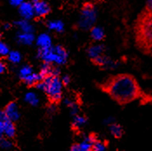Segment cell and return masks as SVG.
<instances>
[{
  "instance_id": "obj_1",
  "label": "cell",
  "mask_w": 152,
  "mask_h": 151,
  "mask_svg": "<svg viewBox=\"0 0 152 151\" xmlns=\"http://www.w3.org/2000/svg\"><path fill=\"white\" fill-rule=\"evenodd\" d=\"M102 90L120 104L131 103L142 95L137 79L129 74H118L100 84Z\"/></svg>"
},
{
  "instance_id": "obj_2",
  "label": "cell",
  "mask_w": 152,
  "mask_h": 151,
  "mask_svg": "<svg viewBox=\"0 0 152 151\" xmlns=\"http://www.w3.org/2000/svg\"><path fill=\"white\" fill-rule=\"evenodd\" d=\"M135 36L138 48L144 53L152 55V12L146 10L138 17Z\"/></svg>"
},
{
  "instance_id": "obj_3",
  "label": "cell",
  "mask_w": 152,
  "mask_h": 151,
  "mask_svg": "<svg viewBox=\"0 0 152 151\" xmlns=\"http://www.w3.org/2000/svg\"><path fill=\"white\" fill-rule=\"evenodd\" d=\"M35 86L37 90L45 92L49 100L52 104H57L62 99L64 84L60 76H49L43 81L37 83Z\"/></svg>"
},
{
  "instance_id": "obj_4",
  "label": "cell",
  "mask_w": 152,
  "mask_h": 151,
  "mask_svg": "<svg viewBox=\"0 0 152 151\" xmlns=\"http://www.w3.org/2000/svg\"><path fill=\"white\" fill-rule=\"evenodd\" d=\"M96 11L94 5L91 3H86L83 4L81 13L79 16L77 26L80 30L88 31L94 26L96 21Z\"/></svg>"
},
{
  "instance_id": "obj_5",
  "label": "cell",
  "mask_w": 152,
  "mask_h": 151,
  "mask_svg": "<svg viewBox=\"0 0 152 151\" xmlns=\"http://www.w3.org/2000/svg\"><path fill=\"white\" fill-rule=\"evenodd\" d=\"M37 56L44 63H50V64L55 63L57 65H63L65 64L68 61V59L58 55L56 52L53 46L48 49H39Z\"/></svg>"
},
{
  "instance_id": "obj_6",
  "label": "cell",
  "mask_w": 152,
  "mask_h": 151,
  "mask_svg": "<svg viewBox=\"0 0 152 151\" xmlns=\"http://www.w3.org/2000/svg\"><path fill=\"white\" fill-rule=\"evenodd\" d=\"M18 12L23 19L31 20L35 17L34 6L31 2H23L18 7Z\"/></svg>"
},
{
  "instance_id": "obj_7",
  "label": "cell",
  "mask_w": 152,
  "mask_h": 151,
  "mask_svg": "<svg viewBox=\"0 0 152 151\" xmlns=\"http://www.w3.org/2000/svg\"><path fill=\"white\" fill-rule=\"evenodd\" d=\"M32 4L34 6L35 17L37 18H45L50 12L51 9L50 4L44 0H38L37 2Z\"/></svg>"
},
{
  "instance_id": "obj_8",
  "label": "cell",
  "mask_w": 152,
  "mask_h": 151,
  "mask_svg": "<svg viewBox=\"0 0 152 151\" xmlns=\"http://www.w3.org/2000/svg\"><path fill=\"white\" fill-rule=\"evenodd\" d=\"M4 110L5 111L8 119L12 122H17L20 118V112H19L18 105L15 102L9 103L5 106Z\"/></svg>"
},
{
  "instance_id": "obj_9",
  "label": "cell",
  "mask_w": 152,
  "mask_h": 151,
  "mask_svg": "<svg viewBox=\"0 0 152 151\" xmlns=\"http://www.w3.org/2000/svg\"><path fill=\"white\" fill-rule=\"evenodd\" d=\"M91 61L96 65L100 66V67L104 68V69H115L117 66V63L116 62L110 59L104 55H102V56H100L98 58H94Z\"/></svg>"
},
{
  "instance_id": "obj_10",
  "label": "cell",
  "mask_w": 152,
  "mask_h": 151,
  "mask_svg": "<svg viewBox=\"0 0 152 151\" xmlns=\"http://www.w3.org/2000/svg\"><path fill=\"white\" fill-rule=\"evenodd\" d=\"M35 40V36L33 33L20 31L16 36V41L19 44L23 45H31Z\"/></svg>"
},
{
  "instance_id": "obj_11",
  "label": "cell",
  "mask_w": 152,
  "mask_h": 151,
  "mask_svg": "<svg viewBox=\"0 0 152 151\" xmlns=\"http://www.w3.org/2000/svg\"><path fill=\"white\" fill-rule=\"evenodd\" d=\"M36 44L39 49H48L52 47V40L49 34L42 33L37 37Z\"/></svg>"
},
{
  "instance_id": "obj_12",
  "label": "cell",
  "mask_w": 152,
  "mask_h": 151,
  "mask_svg": "<svg viewBox=\"0 0 152 151\" xmlns=\"http://www.w3.org/2000/svg\"><path fill=\"white\" fill-rule=\"evenodd\" d=\"M97 139L95 135H90L86 136L82 142L78 144L80 151H92V146L94 142Z\"/></svg>"
},
{
  "instance_id": "obj_13",
  "label": "cell",
  "mask_w": 152,
  "mask_h": 151,
  "mask_svg": "<svg viewBox=\"0 0 152 151\" xmlns=\"http://www.w3.org/2000/svg\"><path fill=\"white\" fill-rule=\"evenodd\" d=\"M104 46L102 44H93L87 50L88 56L91 58V60L102 56L104 54Z\"/></svg>"
},
{
  "instance_id": "obj_14",
  "label": "cell",
  "mask_w": 152,
  "mask_h": 151,
  "mask_svg": "<svg viewBox=\"0 0 152 151\" xmlns=\"http://www.w3.org/2000/svg\"><path fill=\"white\" fill-rule=\"evenodd\" d=\"M44 79H45V77L40 73H35V72H33L30 76H28L25 78H23L22 81L26 85H28V86H32V85H36L39 82L43 81Z\"/></svg>"
},
{
  "instance_id": "obj_15",
  "label": "cell",
  "mask_w": 152,
  "mask_h": 151,
  "mask_svg": "<svg viewBox=\"0 0 152 151\" xmlns=\"http://www.w3.org/2000/svg\"><path fill=\"white\" fill-rule=\"evenodd\" d=\"M15 24L20 30V31L30 32V33H33L34 32V26L29 22V20H26V19H23L22 18L21 20H18V21L15 22Z\"/></svg>"
},
{
  "instance_id": "obj_16",
  "label": "cell",
  "mask_w": 152,
  "mask_h": 151,
  "mask_svg": "<svg viewBox=\"0 0 152 151\" xmlns=\"http://www.w3.org/2000/svg\"><path fill=\"white\" fill-rule=\"evenodd\" d=\"M47 27L50 31H54L58 33H62L64 31V23L63 21L56 19V20H50L47 22Z\"/></svg>"
},
{
  "instance_id": "obj_17",
  "label": "cell",
  "mask_w": 152,
  "mask_h": 151,
  "mask_svg": "<svg viewBox=\"0 0 152 151\" xmlns=\"http://www.w3.org/2000/svg\"><path fill=\"white\" fill-rule=\"evenodd\" d=\"M91 38L93 39L94 41L96 42H99V41H102L104 36H105V33H104V31L102 27L100 26H95L91 29Z\"/></svg>"
},
{
  "instance_id": "obj_18",
  "label": "cell",
  "mask_w": 152,
  "mask_h": 151,
  "mask_svg": "<svg viewBox=\"0 0 152 151\" xmlns=\"http://www.w3.org/2000/svg\"><path fill=\"white\" fill-rule=\"evenodd\" d=\"M16 136V127L14 122L7 120L4 122V136L12 139Z\"/></svg>"
},
{
  "instance_id": "obj_19",
  "label": "cell",
  "mask_w": 152,
  "mask_h": 151,
  "mask_svg": "<svg viewBox=\"0 0 152 151\" xmlns=\"http://www.w3.org/2000/svg\"><path fill=\"white\" fill-rule=\"evenodd\" d=\"M24 101H25V103L35 107L39 104V97L35 92L31 91V92H27L24 95Z\"/></svg>"
},
{
  "instance_id": "obj_20",
  "label": "cell",
  "mask_w": 152,
  "mask_h": 151,
  "mask_svg": "<svg viewBox=\"0 0 152 151\" xmlns=\"http://www.w3.org/2000/svg\"><path fill=\"white\" fill-rule=\"evenodd\" d=\"M87 123V119L86 117L81 115H76L73 117L72 120V127L74 128H81L83 127Z\"/></svg>"
},
{
  "instance_id": "obj_21",
  "label": "cell",
  "mask_w": 152,
  "mask_h": 151,
  "mask_svg": "<svg viewBox=\"0 0 152 151\" xmlns=\"http://www.w3.org/2000/svg\"><path fill=\"white\" fill-rule=\"evenodd\" d=\"M110 131L111 133V135L116 137V138H120L123 134H124V129L122 128V126L118 123H111L110 126Z\"/></svg>"
},
{
  "instance_id": "obj_22",
  "label": "cell",
  "mask_w": 152,
  "mask_h": 151,
  "mask_svg": "<svg viewBox=\"0 0 152 151\" xmlns=\"http://www.w3.org/2000/svg\"><path fill=\"white\" fill-rule=\"evenodd\" d=\"M64 104L69 108L70 114L72 116H76V115H77V113L79 111V107H78V105L77 104V103H75L74 101L70 100L69 98H66V99H64Z\"/></svg>"
},
{
  "instance_id": "obj_23",
  "label": "cell",
  "mask_w": 152,
  "mask_h": 151,
  "mask_svg": "<svg viewBox=\"0 0 152 151\" xmlns=\"http://www.w3.org/2000/svg\"><path fill=\"white\" fill-rule=\"evenodd\" d=\"M7 58H8V60L12 63L17 64V63H19L21 62V60H22V55L18 50H11L10 53L8 54Z\"/></svg>"
},
{
  "instance_id": "obj_24",
  "label": "cell",
  "mask_w": 152,
  "mask_h": 151,
  "mask_svg": "<svg viewBox=\"0 0 152 151\" xmlns=\"http://www.w3.org/2000/svg\"><path fill=\"white\" fill-rule=\"evenodd\" d=\"M34 71H33V69H32V67L31 66V65H28V64H26V65H23L22 66L19 70H18V76H19V78L21 79V80H23V78H25L26 77H28V76H30L31 74H32Z\"/></svg>"
},
{
  "instance_id": "obj_25",
  "label": "cell",
  "mask_w": 152,
  "mask_h": 151,
  "mask_svg": "<svg viewBox=\"0 0 152 151\" xmlns=\"http://www.w3.org/2000/svg\"><path fill=\"white\" fill-rule=\"evenodd\" d=\"M14 147V144L12 142L10 138L3 136H0V148L3 150H12Z\"/></svg>"
},
{
  "instance_id": "obj_26",
  "label": "cell",
  "mask_w": 152,
  "mask_h": 151,
  "mask_svg": "<svg viewBox=\"0 0 152 151\" xmlns=\"http://www.w3.org/2000/svg\"><path fill=\"white\" fill-rule=\"evenodd\" d=\"M106 145L104 142L101 140L96 139L93 143L92 146V151H105Z\"/></svg>"
},
{
  "instance_id": "obj_27",
  "label": "cell",
  "mask_w": 152,
  "mask_h": 151,
  "mask_svg": "<svg viewBox=\"0 0 152 151\" xmlns=\"http://www.w3.org/2000/svg\"><path fill=\"white\" fill-rule=\"evenodd\" d=\"M11 50L9 46L0 39V57H7Z\"/></svg>"
},
{
  "instance_id": "obj_28",
  "label": "cell",
  "mask_w": 152,
  "mask_h": 151,
  "mask_svg": "<svg viewBox=\"0 0 152 151\" xmlns=\"http://www.w3.org/2000/svg\"><path fill=\"white\" fill-rule=\"evenodd\" d=\"M24 2V0H9L10 4L14 7H19Z\"/></svg>"
},
{
  "instance_id": "obj_29",
  "label": "cell",
  "mask_w": 152,
  "mask_h": 151,
  "mask_svg": "<svg viewBox=\"0 0 152 151\" xmlns=\"http://www.w3.org/2000/svg\"><path fill=\"white\" fill-rule=\"evenodd\" d=\"M61 80H62V82H63L64 86H67V85H69V83L70 82V76L69 75H64V76L62 77Z\"/></svg>"
},
{
  "instance_id": "obj_30",
  "label": "cell",
  "mask_w": 152,
  "mask_h": 151,
  "mask_svg": "<svg viewBox=\"0 0 152 151\" xmlns=\"http://www.w3.org/2000/svg\"><path fill=\"white\" fill-rule=\"evenodd\" d=\"M7 120H9V119H8L7 116H6L5 111H4V110H0V121L5 122V121H7Z\"/></svg>"
},
{
  "instance_id": "obj_31",
  "label": "cell",
  "mask_w": 152,
  "mask_h": 151,
  "mask_svg": "<svg viewBox=\"0 0 152 151\" xmlns=\"http://www.w3.org/2000/svg\"><path fill=\"white\" fill-rule=\"evenodd\" d=\"M4 136V122L0 121V136Z\"/></svg>"
},
{
  "instance_id": "obj_32",
  "label": "cell",
  "mask_w": 152,
  "mask_h": 151,
  "mask_svg": "<svg viewBox=\"0 0 152 151\" xmlns=\"http://www.w3.org/2000/svg\"><path fill=\"white\" fill-rule=\"evenodd\" d=\"M146 10L148 12H152V0H147V3H146Z\"/></svg>"
},
{
  "instance_id": "obj_33",
  "label": "cell",
  "mask_w": 152,
  "mask_h": 151,
  "mask_svg": "<svg viewBox=\"0 0 152 151\" xmlns=\"http://www.w3.org/2000/svg\"><path fill=\"white\" fill-rule=\"evenodd\" d=\"M5 70H6V66H5L4 63L2 62V61H0V75L3 74V73H4Z\"/></svg>"
},
{
  "instance_id": "obj_34",
  "label": "cell",
  "mask_w": 152,
  "mask_h": 151,
  "mask_svg": "<svg viewBox=\"0 0 152 151\" xmlns=\"http://www.w3.org/2000/svg\"><path fill=\"white\" fill-rule=\"evenodd\" d=\"M115 123L114 122V119L113 118H111V117H109V118H106L105 120H104V123L107 124L108 126H110L111 123Z\"/></svg>"
},
{
  "instance_id": "obj_35",
  "label": "cell",
  "mask_w": 152,
  "mask_h": 151,
  "mask_svg": "<svg viewBox=\"0 0 152 151\" xmlns=\"http://www.w3.org/2000/svg\"><path fill=\"white\" fill-rule=\"evenodd\" d=\"M70 151H80V150H79V145L78 144H74L73 146H71Z\"/></svg>"
},
{
  "instance_id": "obj_36",
  "label": "cell",
  "mask_w": 152,
  "mask_h": 151,
  "mask_svg": "<svg viewBox=\"0 0 152 151\" xmlns=\"http://www.w3.org/2000/svg\"><path fill=\"white\" fill-rule=\"evenodd\" d=\"M11 27H12V25L9 23H6L4 24V30H9Z\"/></svg>"
},
{
  "instance_id": "obj_37",
  "label": "cell",
  "mask_w": 152,
  "mask_h": 151,
  "mask_svg": "<svg viewBox=\"0 0 152 151\" xmlns=\"http://www.w3.org/2000/svg\"><path fill=\"white\" fill-rule=\"evenodd\" d=\"M38 0H31V3H35V2H37Z\"/></svg>"
}]
</instances>
